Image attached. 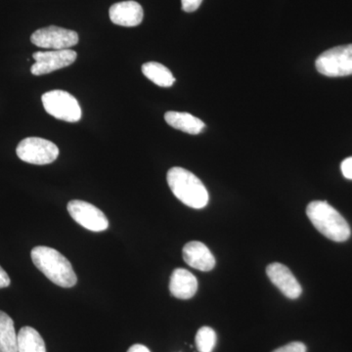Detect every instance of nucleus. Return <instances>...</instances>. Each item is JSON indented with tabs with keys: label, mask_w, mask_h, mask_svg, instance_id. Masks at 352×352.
<instances>
[{
	"label": "nucleus",
	"mask_w": 352,
	"mask_h": 352,
	"mask_svg": "<svg viewBox=\"0 0 352 352\" xmlns=\"http://www.w3.org/2000/svg\"><path fill=\"white\" fill-rule=\"evenodd\" d=\"M166 180L171 192L184 205L196 210L207 207L208 190L191 171L175 166L168 170Z\"/></svg>",
	"instance_id": "obj_3"
},
{
	"label": "nucleus",
	"mask_w": 352,
	"mask_h": 352,
	"mask_svg": "<svg viewBox=\"0 0 352 352\" xmlns=\"http://www.w3.org/2000/svg\"><path fill=\"white\" fill-rule=\"evenodd\" d=\"M18 352H46L45 342L36 329L23 327L18 333Z\"/></svg>",
	"instance_id": "obj_17"
},
{
	"label": "nucleus",
	"mask_w": 352,
	"mask_h": 352,
	"mask_svg": "<svg viewBox=\"0 0 352 352\" xmlns=\"http://www.w3.org/2000/svg\"><path fill=\"white\" fill-rule=\"evenodd\" d=\"M32 263L52 283L62 288L75 286L78 278L71 263L61 252L50 247L38 245L31 252Z\"/></svg>",
	"instance_id": "obj_1"
},
{
	"label": "nucleus",
	"mask_w": 352,
	"mask_h": 352,
	"mask_svg": "<svg viewBox=\"0 0 352 352\" xmlns=\"http://www.w3.org/2000/svg\"><path fill=\"white\" fill-rule=\"evenodd\" d=\"M78 54L72 50H52L36 52L32 55L36 63L32 65V75L43 76L66 68L76 61Z\"/></svg>",
	"instance_id": "obj_9"
},
{
	"label": "nucleus",
	"mask_w": 352,
	"mask_h": 352,
	"mask_svg": "<svg viewBox=\"0 0 352 352\" xmlns=\"http://www.w3.org/2000/svg\"><path fill=\"white\" fill-rule=\"evenodd\" d=\"M203 0H182L183 11L187 13L194 12L200 7Z\"/></svg>",
	"instance_id": "obj_20"
},
{
	"label": "nucleus",
	"mask_w": 352,
	"mask_h": 352,
	"mask_svg": "<svg viewBox=\"0 0 352 352\" xmlns=\"http://www.w3.org/2000/svg\"><path fill=\"white\" fill-rule=\"evenodd\" d=\"M10 283V278H9L6 271L0 266V289L7 288Z\"/></svg>",
	"instance_id": "obj_22"
},
{
	"label": "nucleus",
	"mask_w": 352,
	"mask_h": 352,
	"mask_svg": "<svg viewBox=\"0 0 352 352\" xmlns=\"http://www.w3.org/2000/svg\"><path fill=\"white\" fill-rule=\"evenodd\" d=\"M342 175L347 179L352 180V157H347L340 166Z\"/></svg>",
	"instance_id": "obj_21"
},
{
	"label": "nucleus",
	"mask_w": 352,
	"mask_h": 352,
	"mask_svg": "<svg viewBox=\"0 0 352 352\" xmlns=\"http://www.w3.org/2000/svg\"><path fill=\"white\" fill-rule=\"evenodd\" d=\"M183 259L191 267L204 272L212 270L215 266V258L207 245L198 241L187 243L183 248Z\"/></svg>",
	"instance_id": "obj_11"
},
{
	"label": "nucleus",
	"mask_w": 352,
	"mask_h": 352,
	"mask_svg": "<svg viewBox=\"0 0 352 352\" xmlns=\"http://www.w3.org/2000/svg\"><path fill=\"white\" fill-rule=\"evenodd\" d=\"M109 15L115 25L122 27H136L142 23L144 12L142 6L138 2L129 0L111 6Z\"/></svg>",
	"instance_id": "obj_12"
},
{
	"label": "nucleus",
	"mask_w": 352,
	"mask_h": 352,
	"mask_svg": "<svg viewBox=\"0 0 352 352\" xmlns=\"http://www.w3.org/2000/svg\"><path fill=\"white\" fill-rule=\"evenodd\" d=\"M142 73L157 87H170L175 82V78L170 69L157 62H147L143 65Z\"/></svg>",
	"instance_id": "obj_16"
},
{
	"label": "nucleus",
	"mask_w": 352,
	"mask_h": 352,
	"mask_svg": "<svg viewBox=\"0 0 352 352\" xmlns=\"http://www.w3.org/2000/svg\"><path fill=\"white\" fill-rule=\"evenodd\" d=\"M68 212L72 219L88 230L102 232L107 230L109 220L104 212L92 204L80 200L69 201Z\"/></svg>",
	"instance_id": "obj_8"
},
{
	"label": "nucleus",
	"mask_w": 352,
	"mask_h": 352,
	"mask_svg": "<svg viewBox=\"0 0 352 352\" xmlns=\"http://www.w3.org/2000/svg\"><path fill=\"white\" fill-rule=\"evenodd\" d=\"M170 291L171 295L179 300H190L198 291L197 278L184 268H177L170 276Z\"/></svg>",
	"instance_id": "obj_13"
},
{
	"label": "nucleus",
	"mask_w": 352,
	"mask_h": 352,
	"mask_svg": "<svg viewBox=\"0 0 352 352\" xmlns=\"http://www.w3.org/2000/svg\"><path fill=\"white\" fill-rule=\"evenodd\" d=\"M46 112L58 120L78 122L82 119V109L78 100L63 90H52L41 97Z\"/></svg>",
	"instance_id": "obj_4"
},
{
	"label": "nucleus",
	"mask_w": 352,
	"mask_h": 352,
	"mask_svg": "<svg viewBox=\"0 0 352 352\" xmlns=\"http://www.w3.org/2000/svg\"><path fill=\"white\" fill-rule=\"evenodd\" d=\"M307 346L302 342H293L286 346L279 347L272 352H307Z\"/></svg>",
	"instance_id": "obj_19"
},
{
	"label": "nucleus",
	"mask_w": 352,
	"mask_h": 352,
	"mask_svg": "<svg viewBox=\"0 0 352 352\" xmlns=\"http://www.w3.org/2000/svg\"><path fill=\"white\" fill-rule=\"evenodd\" d=\"M315 66L322 75L331 78L352 75V44L325 51L317 58Z\"/></svg>",
	"instance_id": "obj_5"
},
{
	"label": "nucleus",
	"mask_w": 352,
	"mask_h": 352,
	"mask_svg": "<svg viewBox=\"0 0 352 352\" xmlns=\"http://www.w3.org/2000/svg\"><path fill=\"white\" fill-rule=\"evenodd\" d=\"M307 214L315 228L333 242H344L351 235V227L344 217L327 201H311Z\"/></svg>",
	"instance_id": "obj_2"
},
{
	"label": "nucleus",
	"mask_w": 352,
	"mask_h": 352,
	"mask_svg": "<svg viewBox=\"0 0 352 352\" xmlns=\"http://www.w3.org/2000/svg\"><path fill=\"white\" fill-rule=\"evenodd\" d=\"M31 41L34 45L46 50H69L78 43V34L71 30L50 25L34 32Z\"/></svg>",
	"instance_id": "obj_7"
},
{
	"label": "nucleus",
	"mask_w": 352,
	"mask_h": 352,
	"mask_svg": "<svg viewBox=\"0 0 352 352\" xmlns=\"http://www.w3.org/2000/svg\"><path fill=\"white\" fill-rule=\"evenodd\" d=\"M0 352H18V335L12 318L0 310Z\"/></svg>",
	"instance_id": "obj_15"
},
{
	"label": "nucleus",
	"mask_w": 352,
	"mask_h": 352,
	"mask_svg": "<svg viewBox=\"0 0 352 352\" xmlns=\"http://www.w3.org/2000/svg\"><path fill=\"white\" fill-rule=\"evenodd\" d=\"M195 342L199 352H212L217 344V333L214 329L201 327L197 333Z\"/></svg>",
	"instance_id": "obj_18"
},
{
	"label": "nucleus",
	"mask_w": 352,
	"mask_h": 352,
	"mask_svg": "<svg viewBox=\"0 0 352 352\" xmlns=\"http://www.w3.org/2000/svg\"><path fill=\"white\" fill-rule=\"evenodd\" d=\"M127 352H151L149 351L147 346H143V344H133V346L129 347Z\"/></svg>",
	"instance_id": "obj_23"
},
{
	"label": "nucleus",
	"mask_w": 352,
	"mask_h": 352,
	"mask_svg": "<svg viewBox=\"0 0 352 352\" xmlns=\"http://www.w3.org/2000/svg\"><path fill=\"white\" fill-rule=\"evenodd\" d=\"M16 153L23 162L38 166L53 163L59 156V149L54 143L39 138L23 139Z\"/></svg>",
	"instance_id": "obj_6"
},
{
	"label": "nucleus",
	"mask_w": 352,
	"mask_h": 352,
	"mask_svg": "<svg viewBox=\"0 0 352 352\" xmlns=\"http://www.w3.org/2000/svg\"><path fill=\"white\" fill-rule=\"evenodd\" d=\"M164 120L168 126L189 134H199L205 129L203 120L194 117L189 113L168 112L164 115Z\"/></svg>",
	"instance_id": "obj_14"
},
{
	"label": "nucleus",
	"mask_w": 352,
	"mask_h": 352,
	"mask_svg": "<svg viewBox=\"0 0 352 352\" xmlns=\"http://www.w3.org/2000/svg\"><path fill=\"white\" fill-rule=\"evenodd\" d=\"M266 274L272 284L276 286L286 298L296 300L302 295V286L294 276L292 271L284 264H270L266 268Z\"/></svg>",
	"instance_id": "obj_10"
}]
</instances>
